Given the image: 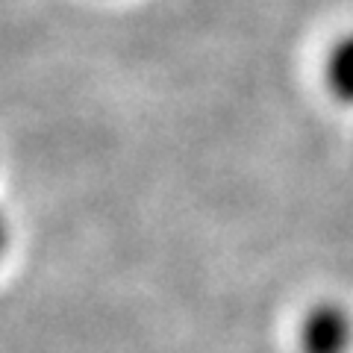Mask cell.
<instances>
[{"mask_svg":"<svg viewBox=\"0 0 353 353\" xmlns=\"http://www.w3.org/2000/svg\"><path fill=\"white\" fill-rule=\"evenodd\" d=\"M327 85L339 101L353 103V32L345 36L327 59Z\"/></svg>","mask_w":353,"mask_h":353,"instance_id":"cell-2","label":"cell"},{"mask_svg":"<svg viewBox=\"0 0 353 353\" xmlns=\"http://www.w3.org/2000/svg\"><path fill=\"white\" fill-rule=\"evenodd\" d=\"M301 353H350L353 315L339 303H318L303 315L297 330Z\"/></svg>","mask_w":353,"mask_h":353,"instance_id":"cell-1","label":"cell"},{"mask_svg":"<svg viewBox=\"0 0 353 353\" xmlns=\"http://www.w3.org/2000/svg\"><path fill=\"white\" fill-rule=\"evenodd\" d=\"M6 245H9V227H6V218L0 215V256H3Z\"/></svg>","mask_w":353,"mask_h":353,"instance_id":"cell-3","label":"cell"}]
</instances>
